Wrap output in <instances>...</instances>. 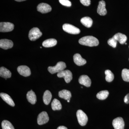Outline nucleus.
Listing matches in <instances>:
<instances>
[{"label":"nucleus","instance_id":"1","mask_svg":"<svg viewBox=\"0 0 129 129\" xmlns=\"http://www.w3.org/2000/svg\"><path fill=\"white\" fill-rule=\"evenodd\" d=\"M79 42L81 45L86 46L93 47L97 46L99 44L98 39L92 36H85L79 40Z\"/></svg>","mask_w":129,"mask_h":129},{"label":"nucleus","instance_id":"2","mask_svg":"<svg viewBox=\"0 0 129 129\" xmlns=\"http://www.w3.org/2000/svg\"><path fill=\"white\" fill-rule=\"evenodd\" d=\"M66 67L67 66L65 63L60 61L58 62L54 67H48V70L51 74H54L63 71L66 68Z\"/></svg>","mask_w":129,"mask_h":129},{"label":"nucleus","instance_id":"3","mask_svg":"<svg viewBox=\"0 0 129 129\" xmlns=\"http://www.w3.org/2000/svg\"><path fill=\"white\" fill-rule=\"evenodd\" d=\"M76 116L79 124L81 126L86 125L88 121V117L86 114L81 110H79L76 113Z\"/></svg>","mask_w":129,"mask_h":129},{"label":"nucleus","instance_id":"4","mask_svg":"<svg viewBox=\"0 0 129 129\" xmlns=\"http://www.w3.org/2000/svg\"><path fill=\"white\" fill-rule=\"evenodd\" d=\"M62 28L65 32L72 34H78L80 32L79 29L69 24H64L63 25Z\"/></svg>","mask_w":129,"mask_h":129},{"label":"nucleus","instance_id":"5","mask_svg":"<svg viewBox=\"0 0 129 129\" xmlns=\"http://www.w3.org/2000/svg\"><path fill=\"white\" fill-rule=\"evenodd\" d=\"M42 35V33L38 28H32L29 31L28 37L29 40L32 41H35L40 37Z\"/></svg>","mask_w":129,"mask_h":129},{"label":"nucleus","instance_id":"6","mask_svg":"<svg viewBox=\"0 0 129 129\" xmlns=\"http://www.w3.org/2000/svg\"><path fill=\"white\" fill-rule=\"evenodd\" d=\"M57 76L59 78H63L67 83H70L73 79V74L69 70H64L58 73Z\"/></svg>","mask_w":129,"mask_h":129},{"label":"nucleus","instance_id":"7","mask_svg":"<svg viewBox=\"0 0 129 129\" xmlns=\"http://www.w3.org/2000/svg\"><path fill=\"white\" fill-rule=\"evenodd\" d=\"M14 25L10 22H1L0 23V31L6 32L12 31L13 30Z\"/></svg>","mask_w":129,"mask_h":129},{"label":"nucleus","instance_id":"8","mask_svg":"<svg viewBox=\"0 0 129 129\" xmlns=\"http://www.w3.org/2000/svg\"><path fill=\"white\" fill-rule=\"evenodd\" d=\"M49 118L46 112H42L39 114L37 118V123L38 124L41 125L45 124L48 122Z\"/></svg>","mask_w":129,"mask_h":129},{"label":"nucleus","instance_id":"9","mask_svg":"<svg viewBox=\"0 0 129 129\" xmlns=\"http://www.w3.org/2000/svg\"><path fill=\"white\" fill-rule=\"evenodd\" d=\"M112 124L115 129H124V122L122 117H119L113 120Z\"/></svg>","mask_w":129,"mask_h":129},{"label":"nucleus","instance_id":"10","mask_svg":"<svg viewBox=\"0 0 129 129\" xmlns=\"http://www.w3.org/2000/svg\"><path fill=\"white\" fill-rule=\"evenodd\" d=\"M17 71L21 75L24 77H27L31 74L30 69L25 65H22L18 67Z\"/></svg>","mask_w":129,"mask_h":129},{"label":"nucleus","instance_id":"11","mask_svg":"<svg viewBox=\"0 0 129 129\" xmlns=\"http://www.w3.org/2000/svg\"><path fill=\"white\" fill-rule=\"evenodd\" d=\"M38 11L42 13H46L51 12V7L48 4L45 3H41L38 5L37 7Z\"/></svg>","mask_w":129,"mask_h":129},{"label":"nucleus","instance_id":"12","mask_svg":"<svg viewBox=\"0 0 129 129\" xmlns=\"http://www.w3.org/2000/svg\"><path fill=\"white\" fill-rule=\"evenodd\" d=\"M79 83L80 84L86 86L90 87L91 85V80L89 76L86 75H82L79 79Z\"/></svg>","mask_w":129,"mask_h":129},{"label":"nucleus","instance_id":"13","mask_svg":"<svg viewBox=\"0 0 129 129\" xmlns=\"http://www.w3.org/2000/svg\"><path fill=\"white\" fill-rule=\"evenodd\" d=\"M13 43L11 40L8 39H2L0 40V47L5 50L12 48Z\"/></svg>","mask_w":129,"mask_h":129},{"label":"nucleus","instance_id":"14","mask_svg":"<svg viewBox=\"0 0 129 129\" xmlns=\"http://www.w3.org/2000/svg\"><path fill=\"white\" fill-rule=\"evenodd\" d=\"M106 3L104 1H100L99 2V5L98 7V13L101 16H105L107 13V11L106 8Z\"/></svg>","mask_w":129,"mask_h":129},{"label":"nucleus","instance_id":"15","mask_svg":"<svg viewBox=\"0 0 129 129\" xmlns=\"http://www.w3.org/2000/svg\"><path fill=\"white\" fill-rule=\"evenodd\" d=\"M73 59L74 62L78 66H82L86 63V60L83 58L79 53H76L74 55Z\"/></svg>","mask_w":129,"mask_h":129},{"label":"nucleus","instance_id":"16","mask_svg":"<svg viewBox=\"0 0 129 129\" xmlns=\"http://www.w3.org/2000/svg\"><path fill=\"white\" fill-rule=\"evenodd\" d=\"M0 96L3 100L8 104L12 107H14L15 106V104L13 100L9 95L6 93L1 92L0 94Z\"/></svg>","mask_w":129,"mask_h":129},{"label":"nucleus","instance_id":"17","mask_svg":"<svg viewBox=\"0 0 129 129\" xmlns=\"http://www.w3.org/2000/svg\"><path fill=\"white\" fill-rule=\"evenodd\" d=\"M12 74L10 71L4 67H1L0 68V76L2 78L7 79L11 77Z\"/></svg>","mask_w":129,"mask_h":129},{"label":"nucleus","instance_id":"18","mask_svg":"<svg viewBox=\"0 0 129 129\" xmlns=\"http://www.w3.org/2000/svg\"><path fill=\"white\" fill-rule=\"evenodd\" d=\"M27 98L28 101L32 104H34L37 102L36 95L32 90L29 91L27 94Z\"/></svg>","mask_w":129,"mask_h":129},{"label":"nucleus","instance_id":"19","mask_svg":"<svg viewBox=\"0 0 129 129\" xmlns=\"http://www.w3.org/2000/svg\"><path fill=\"white\" fill-rule=\"evenodd\" d=\"M58 96L60 98H62L65 100H70L72 97V94L69 91L67 90H63L58 92Z\"/></svg>","mask_w":129,"mask_h":129},{"label":"nucleus","instance_id":"20","mask_svg":"<svg viewBox=\"0 0 129 129\" xmlns=\"http://www.w3.org/2000/svg\"><path fill=\"white\" fill-rule=\"evenodd\" d=\"M115 40L121 44H125L127 41V37L126 35L120 33H118L114 36Z\"/></svg>","mask_w":129,"mask_h":129},{"label":"nucleus","instance_id":"21","mask_svg":"<svg viewBox=\"0 0 129 129\" xmlns=\"http://www.w3.org/2000/svg\"><path fill=\"white\" fill-rule=\"evenodd\" d=\"M57 41L55 39H51L46 40L42 43V46L45 47H50L55 46Z\"/></svg>","mask_w":129,"mask_h":129},{"label":"nucleus","instance_id":"22","mask_svg":"<svg viewBox=\"0 0 129 129\" xmlns=\"http://www.w3.org/2000/svg\"><path fill=\"white\" fill-rule=\"evenodd\" d=\"M80 21L84 26L87 28L91 27L93 22L92 19L88 17H84L81 19Z\"/></svg>","mask_w":129,"mask_h":129},{"label":"nucleus","instance_id":"23","mask_svg":"<svg viewBox=\"0 0 129 129\" xmlns=\"http://www.w3.org/2000/svg\"><path fill=\"white\" fill-rule=\"evenodd\" d=\"M52 95L50 91L48 90H47L44 93L43 99L44 103L46 105H48L50 102L51 100Z\"/></svg>","mask_w":129,"mask_h":129},{"label":"nucleus","instance_id":"24","mask_svg":"<svg viewBox=\"0 0 129 129\" xmlns=\"http://www.w3.org/2000/svg\"><path fill=\"white\" fill-rule=\"evenodd\" d=\"M51 107L53 111L61 110L62 108L60 102L56 99H54L51 103Z\"/></svg>","mask_w":129,"mask_h":129},{"label":"nucleus","instance_id":"25","mask_svg":"<svg viewBox=\"0 0 129 129\" xmlns=\"http://www.w3.org/2000/svg\"><path fill=\"white\" fill-rule=\"evenodd\" d=\"M109 92L107 90H103L100 91L96 95V97L101 100H104L108 97Z\"/></svg>","mask_w":129,"mask_h":129},{"label":"nucleus","instance_id":"26","mask_svg":"<svg viewBox=\"0 0 129 129\" xmlns=\"http://www.w3.org/2000/svg\"><path fill=\"white\" fill-rule=\"evenodd\" d=\"M106 74V79L107 82H111L114 79V75L111 70H107L105 72Z\"/></svg>","mask_w":129,"mask_h":129},{"label":"nucleus","instance_id":"27","mask_svg":"<svg viewBox=\"0 0 129 129\" xmlns=\"http://www.w3.org/2000/svg\"><path fill=\"white\" fill-rule=\"evenodd\" d=\"M2 129H15L11 123L7 120H4L2 123Z\"/></svg>","mask_w":129,"mask_h":129},{"label":"nucleus","instance_id":"28","mask_svg":"<svg viewBox=\"0 0 129 129\" xmlns=\"http://www.w3.org/2000/svg\"><path fill=\"white\" fill-rule=\"evenodd\" d=\"M122 76L123 80L126 82H129V69H123L122 72Z\"/></svg>","mask_w":129,"mask_h":129},{"label":"nucleus","instance_id":"29","mask_svg":"<svg viewBox=\"0 0 129 129\" xmlns=\"http://www.w3.org/2000/svg\"><path fill=\"white\" fill-rule=\"evenodd\" d=\"M108 43L110 46L112 47L113 48H115L117 45V41L115 39L114 37L109 39L108 41Z\"/></svg>","mask_w":129,"mask_h":129},{"label":"nucleus","instance_id":"30","mask_svg":"<svg viewBox=\"0 0 129 129\" xmlns=\"http://www.w3.org/2000/svg\"><path fill=\"white\" fill-rule=\"evenodd\" d=\"M59 1L62 5L65 6L70 7L72 6L71 2L69 0H59Z\"/></svg>","mask_w":129,"mask_h":129},{"label":"nucleus","instance_id":"31","mask_svg":"<svg viewBox=\"0 0 129 129\" xmlns=\"http://www.w3.org/2000/svg\"><path fill=\"white\" fill-rule=\"evenodd\" d=\"M81 3L86 6H88L91 4L90 0H80Z\"/></svg>","mask_w":129,"mask_h":129},{"label":"nucleus","instance_id":"32","mask_svg":"<svg viewBox=\"0 0 129 129\" xmlns=\"http://www.w3.org/2000/svg\"><path fill=\"white\" fill-rule=\"evenodd\" d=\"M124 101L125 103L129 104V93L125 96Z\"/></svg>","mask_w":129,"mask_h":129},{"label":"nucleus","instance_id":"33","mask_svg":"<svg viewBox=\"0 0 129 129\" xmlns=\"http://www.w3.org/2000/svg\"><path fill=\"white\" fill-rule=\"evenodd\" d=\"M57 129H68L67 127L64 126H60L58 127Z\"/></svg>","mask_w":129,"mask_h":129},{"label":"nucleus","instance_id":"34","mask_svg":"<svg viewBox=\"0 0 129 129\" xmlns=\"http://www.w3.org/2000/svg\"><path fill=\"white\" fill-rule=\"evenodd\" d=\"M15 1L19 2H21L24 1H26V0H15Z\"/></svg>","mask_w":129,"mask_h":129},{"label":"nucleus","instance_id":"35","mask_svg":"<svg viewBox=\"0 0 129 129\" xmlns=\"http://www.w3.org/2000/svg\"><path fill=\"white\" fill-rule=\"evenodd\" d=\"M67 102H70V100H67Z\"/></svg>","mask_w":129,"mask_h":129},{"label":"nucleus","instance_id":"36","mask_svg":"<svg viewBox=\"0 0 129 129\" xmlns=\"http://www.w3.org/2000/svg\"><path fill=\"white\" fill-rule=\"evenodd\" d=\"M125 45H127V43H125Z\"/></svg>","mask_w":129,"mask_h":129},{"label":"nucleus","instance_id":"37","mask_svg":"<svg viewBox=\"0 0 129 129\" xmlns=\"http://www.w3.org/2000/svg\"></svg>","mask_w":129,"mask_h":129},{"label":"nucleus","instance_id":"38","mask_svg":"<svg viewBox=\"0 0 129 129\" xmlns=\"http://www.w3.org/2000/svg\"></svg>","mask_w":129,"mask_h":129}]
</instances>
